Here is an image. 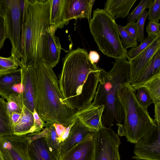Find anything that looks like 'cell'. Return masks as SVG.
<instances>
[{"instance_id": "1", "label": "cell", "mask_w": 160, "mask_h": 160, "mask_svg": "<svg viewBox=\"0 0 160 160\" xmlns=\"http://www.w3.org/2000/svg\"><path fill=\"white\" fill-rule=\"evenodd\" d=\"M99 68L87 51L78 48L65 56L58 83L64 100L76 112L92 103L99 83Z\"/></svg>"}, {"instance_id": "2", "label": "cell", "mask_w": 160, "mask_h": 160, "mask_svg": "<svg viewBox=\"0 0 160 160\" xmlns=\"http://www.w3.org/2000/svg\"><path fill=\"white\" fill-rule=\"evenodd\" d=\"M36 73L35 110L44 122L67 127L76 118V112L64 100L58 80L52 68L41 62L35 68Z\"/></svg>"}, {"instance_id": "3", "label": "cell", "mask_w": 160, "mask_h": 160, "mask_svg": "<svg viewBox=\"0 0 160 160\" xmlns=\"http://www.w3.org/2000/svg\"><path fill=\"white\" fill-rule=\"evenodd\" d=\"M50 5L51 0H25L21 33V67L34 68L41 61L42 40L50 25Z\"/></svg>"}, {"instance_id": "4", "label": "cell", "mask_w": 160, "mask_h": 160, "mask_svg": "<svg viewBox=\"0 0 160 160\" xmlns=\"http://www.w3.org/2000/svg\"><path fill=\"white\" fill-rule=\"evenodd\" d=\"M130 68L126 58L116 59L109 71L99 68L98 86L92 104L104 106L101 119L103 126L111 128L114 121L117 124L123 121V109L117 93L122 84L129 82Z\"/></svg>"}, {"instance_id": "5", "label": "cell", "mask_w": 160, "mask_h": 160, "mask_svg": "<svg viewBox=\"0 0 160 160\" xmlns=\"http://www.w3.org/2000/svg\"><path fill=\"white\" fill-rule=\"evenodd\" d=\"M136 91L129 82L121 85L117 94L123 110V124H117L118 135L125 136L127 141L135 143L156 125L147 109L138 102Z\"/></svg>"}, {"instance_id": "6", "label": "cell", "mask_w": 160, "mask_h": 160, "mask_svg": "<svg viewBox=\"0 0 160 160\" xmlns=\"http://www.w3.org/2000/svg\"><path fill=\"white\" fill-rule=\"evenodd\" d=\"M89 24L99 49L104 55L115 59L127 58V51L121 44L117 24L109 13L97 8Z\"/></svg>"}, {"instance_id": "7", "label": "cell", "mask_w": 160, "mask_h": 160, "mask_svg": "<svg viewBox=\"0 0 160 160\" xmlns=\"http://www.w3.org/2000/svg\"><path fill=\"white\" fill-rule=\"evenodd\" d=\"M22 17L20 8V0H7L4 17L7 37L12 44L11 55L20 68L22 56L21 42Z\"/></svg>"}, {"instance_id": "8", "label": "cell", "mask_w": 160, "mask_h": 160, "mask_svg": "<svg viewBox=\"0 0 160 160\" xmlns=\"http://www.w3.org/2000/svg\"><path fill=\"white\" fill-rule=\"evenodd\" d=\"M93 160H120V139L110 128L103 126L94 133Z\"/></svg>"}, {"instance_id": "9", "label": "cell", "mask_w": 160, "mask_h": 160, "mask_svg": "<svg viewBox=\"0 0 160 160\" xmlns=\"http://www.w3.org/2000/svg\"><path fill=\"white\" fill-rule=\"evenodd\" d=\"M132 158L160 160V125H156L135 143Z\"/></svg>"}, {"instance_id": "10", "label": "cell", "mask_w": 160, "mask_h": 160, "mask_svg": "<svg viewBox=\"0 0 160 160\" xmlns=\"http://www.w3.org/2000/svg\"><path fill=\"white\" fill-rule=\"evenodd\" d=\"M26 135L0 137V151L4 160H32Z\"/></svg>"}, {"instance_id": "11", "label": "cell", "mask_w": 160, "mask_h": 160, "mask_svg": "<svg viewBox=\"0 0 160 160\" xmlns=\"http://www.w3.org/2000/svg\"><path fill=\"white\" fill-rule=\"evenodd\" d=\"M57 28L49 25L43 36L41 45V61L52 68L58 62L61 50L59 38L55 35Z\"/></svg>"}, {"instance_id": "12", "label": "cell", "mask_w": 160, "mask_h": 160, "mask_svg": "<svg viewBox=\"0 0 160 160\" xmlns=\"http://www.w3.org/2000/svg\"><path fill=\"white\" fill-rule=\"evenodd\" d=\"M160 49V34L145 49L128 61L130 68L129 82L134 83L148 65L155 53Z\"/></svg>"}, {"instance_id": "13", "label": "cell", "mask_w": 160, "mask_h": 160, "mask_svg": "<svg viewBox=\"0 0 160 160\" xmlns=\"http://www.w3.org/2000/svg\"><path fill=\"white\" fill-rule=\"evenodd\" d=\"M95 0H63L62 17L67 24L69 21L78 18H87L91 21V12Z\"/></svg>"}, {"instance_id": "14", "label": "cell", "mask_w": 160, "mask_h": 160, "mask_svg": "<svg viewBox=\"0 0 160 160\" xmlns=\"http://www.w3.org/2000/svg\"><path fill=\"white\" fill-rule=\"evenodd\" d=\"M21 72L22 96L23 105L32 113L35 110L36 73L34 68L22 67Z\"/></svg>"}, {"instance_id": "15", "label": "cell", "mask_w": 160, "mask_h": 160, "mask_svg": "<svg viewBox=\"0 0 160 160\" xmlns=\"http://www.w3.org/2000/svg\"><path fill=\"white\" fill-rule=\"evenodd\" d=\"M92 132L76 118L70 128L68 137L60 145L59 160H61L65 154Z\"/></svg>"}, {"instance_id": "16", "label": "cell", "mask_w": 160, "mask_h": 160, "mask_svg": "<svg viewBox=\"0 0 160 160\" xmlns=\"http://www.w3.org/2000/svg\"><path fill=\"white\" fill-rule=\"evenodd\" d=\"M104 106L96 105L91 104L85 108L77 112L76 118L92 131H97L103 126L102 117Z\"/></svg>"}, {"instance_id": "17", "label": "cell", "mask_w": 160, "mask_h": 160, "mask_svg": "<svg viewBox=\"0 0 160 160\" xmlns=\"http://www.w3.org/2000/svg\"><path fill=\"white\" fill-rule=\"evenodd\" d=\"M94 132L90 133L65 154L61 160H93Z\"/></svg>"}, {"instance_id": "18", "label": "cell", "mask_w": 160, "mask_h": 160, "mask_svg": "<svg viewBox=\"0 0 160 160\" xmlns=\"http://www.w3.org/2000/svg\"><path fill=\"white\" fill-rule=\"evenodd\" d=\"M21 82L20 68L0 73V95L8 101L14 94L13 88Z\"/></svg>"}, {"instance_id": "19", "label": "cell", "mask_w": 160, "mask_h": 160, "mask_svg": "<svg viewBox=\"0 0 160 160\" xmlns=\"http://www.w3.org/2000/svg\"><path fill=\"white\" fill-rule=\"evenodd\" d=\"M137 0H108L105 3L104 10L115 20L123 18L128 15Z\"/></svg>"}, {"instance_id": "20", "label": "cell", "mask_w": 160, "mask_h": 160, "mask_svg": "<svg viewBox=\"0 0 160 160\" xmlns=\"http://www.w3.org/2000/svg\"><path fill=\"white\" fill-rule=\"evenodd\" d=\"M28 149L32 160H58L51 152L45 137L38 138L30 142Z\"/></svg>"}, {"instance_id": "21", "label": "cell", "mask_w": 160, "mask_h": 160, "mask_svg": "<svg viewBox=\"0 0 160 160\" xmlns=\"http://www.w3.org/2000/svg\"><path fill=\"white\" fill-rule=\"evenodd\" d=\"M33 113L23 105L20 121L13 125V135L21 136L35 132Z\"/></svg>"}, {"instance_id": "22", "label": "cell", "mask_w": 160, "mask_h": 160, "mask_svg": "<svg viewBox=\"0 0 160 160\" xmlns=\"http://www.w3.org/2000/svg\"><path fill=\"white\" fill-rule=\"evenodd\" d=\"M160 73V49L154 54L148 65L136 82L130 84L133 89L136 91L139 87L150 78Z\"/></svg>"}, {"instance_id": "23", "label": "cell", "mask_w": 160, "mask_h": 160, "mask_svg": "<svg viewBox=\"0 0 160 160\" xmlns=\"http://www.w3.org/2000/svg\"><path fill=\"white\" fill-rule=\"evenodd\" d=\"M13 125L7 102L0 98V137L13 135Z\"/></svg>"}, {"instance_id": "24", "label": "cell", "mask_w": 160, "mask_h": 160, "mask_svg": "<svg viewBox=\"0 0 160 160\" xmlns=\"http://www.w3.org/2000/svg\"><path fill=\"white\" fill-rule=\"evenodd\" d=\"M53 122H47L45 123L44 127L48 130L45 138L48 147L52 154L59 160L60 143L59 141Z\"/></svg>"}, {"instance_id": "25", "label": "cell", "mask_w": 160, "mask_h": 160, "mask_svg": "<svg viewBox=\"0 0 160 160\" xmlns=\"http://www.w3.org/2000/svg\"><path fill=\"white\" fill-rule=\"evenodd\" d=\"M63 0H51L49 25L62 28L66 24L62 17Z\"/></svg>"}, {"instance_id": "26", "label": "cell", "mask_w": 160, "mask_h": 160, "mask_svg": "<svg viewBox=\"0 0 160 160\" xmlns=\"http://www.w3.org/2000/svg\"><path fill=\"white\" fill-rule=\"evenodd\" d=\"M141 87H144L148 90L154 104L160 102V73L146 81L138 88Z\"/></svg>"}, {"instance_id": "27", "label": "cell", "mask_w": 160, "mask_h": 160, "mask_svg": "<svg viewBox=\"0 0 160 160\" xmlns=\"http://www.w3.org/2000/svg\"><path fill=\"white\" fill-rule=\"evenodd\" d=\"M117 28L121 44L126 50L130 48H135L138 46L137 40L133 39L126 31L124 27L117 24Z\"/></svg>"}, {"instance_id": "28", "label": "cell", "mask_w": 160, "mask_h": 160, "mask_svg": "<svg viewBox=\"0 0 160 160\" xmlns=\"http://www.w3.org/2000/svg\"><path fill=\"white\" fill-rule=\"evenodd\" d=\"M154 1V0H141L138 6L128 14V21H135L138 20L143 11L146 8H149Z\"/></svg>"}, {"instance_id": "29", "label": "cell", "mask_w": 160, "mask_h": 160, "mask_svg": "<svg viewBox=\"0 0 160 160\" xmlns=\"http://www.w3.org/2000/svg\"><path fill=\"white\" fill-rule=\"evenodd\" d=\"M136 92V98L140 105L147 109V108L152 103L153 100L148 90L144 87L138 88Z\"/></svg>"}, {"instance_id": "30", "label": "cell", "mask_w": 160, "mask_h": 160, "mask_svg": "<svg viewBox=\"0 0 160 160\" xmlns=\"http://www.w3.org/2000/svg\"><path fill=\"white\" fill-rule=\"evenodd\" d=\"M7 103L10 114L13 112L21 114L24 105L22 101V93L11 96L7 101Z\"/></svg>"}, {"instance_id": "31", "label": "cell", "mask_w": 160, "mask_h": 160, "mask_svg": "<svg viewBox=\"0 0 160 160\" xmlns=\"http://www.w3.org/2000/svg\"><path fill=\"white\" fill-rule=\"evenodd\" d=\"M19 66V64L12 55L8 58L0 56V73L18 68Z\"/></svg>"}, {"instance_id": "32", "label": "cell", "mask_w": 160, "mask_h": 160, "mask_svg": "<svg viewBox=\"0 0 160 160\" xmlns=\"http://www.w3.org/2000/svg\"><path fill=\"white\" fill-rule=\"evenodd\" d=\"M148 37L141 42L140 45L135 48H132L127 52L128 61L132 59L149 46L155 39Z\"/></svg>"}, {"instance_id": "33", "label": "cell", "mask_w": 160, "mask_h": 160, "mask_svg": "<svg viewBox=\"0 0 160 160\" xmlns=\"http://www.w3.org/2000/svg\"><path fill=\"white\" fill-rule=\"evenodd\" d=\"M147 17L149 21L158 23L160 18V0H154L149 8Z\"/></svg>"}, {"instance_id": "34", "label": "cell", "mask_w": 160, "mask_h": 160, "mask_svg": "<svg viewBox=\"0 0 160 160\" xmlns=\"http://www.w3.org/2000/svg\"><path fill=\"white\" fill-rule=\"evenodd\" d=\"M147 18V12L144 10L136 22L137 28V39L138 42H141L144 39V27L145 21Z\"/></svg>"}, {"instance_id": "35", "label": "cell", "mask_w": 160, "mask_h": 160, "mask_svg": "<svg viewBox=\"0 0 160 160\" xmlns=\"http://www.w3.org/2000/svg\"><path fill=\"white\" fill-rule=\"evenodd\" d=\"M160 24L149 21L147 26L148 37L155 38L160 34Z\"/></svg>"}, {"instance_id": "36", "label": "cell", "mask_w": 160, "mask_h": 160, "mask_svg": "<svg viewBox=\"0 0 160 160\" xmlns=\"http://www.w3.org/2000/svg\"><path fill=\"white\" fill-rule=\"evenodd\" d=\"M7 38L5 19L0 15V50L3 47L4 42Z\"/></svg>"}, {"instance_id": "37", "label": "cell", "mask_w": 160, "mask_h": 160, "mask_svg": "<svg viewBox=\"0 0 160 160\" xmlns=\"http://www.w3.org/2000/svg\"><path fill=\"white\" fill-rule=\"evenodd\" d=\"M126 31L135 40H137V28L134 21L128 22L124 27Z\"/></svg>"}, {"instance_id": "38", "label": "cell", "mask_w": 160, "mask_h": 160, "mask_svg": "<svg viewBox=\"0 0 160 160\" xmlns=\"http://www.w3.org/2000/svg\"><path fill=\"white\" fill-rule=\"evenodd\" d=\"M34 119L35 132L41 131L44 127V122L40 117L35 110L33 113Z\"/></svg>"}, {"instance_id": "39", "label": "cell", "mask_w": 160, "mask_h": 160, "mask_svg": "<svg viewBox=\"0 0 160 160\" xmlns=\"http://www.w3.org/2000/svg\"><path fill=\"white\" fill-rule=\"evenodd\" d=\"M53 125L55 128L59 142V140L64 132L66 127H64L62 124L55 122H53Z\"/></svg>"}, {"instance_id": "40", "label": "cell", "mask_w": 160, "mask_h": 160, "mask_svg": "<svg viewBox=\"0 0 160 160\" xmlns=\"http://www.w3.org/2000/svg\"><path fill=\"white\" fill-rule=\"evenodd\" d=\"M89 58L91 62L94 64H97L98 62L100 56L98 53L95 51H90L88 54Z\"/></svg>"}, {"instance_id": "41", "label": "cell", "mask_w": 160, "mask_h": 160, "mask_svg": "<svg viewBox=\"0 0 160 160\" xmlns=\"http://www.w3.org/2000/svg\"><path fill=\"white\" fill-rule=\"evenodd\" d=\"M154 106L155 118L154 120L157 124L160 125V102L154 104Z\"/></svg>"}, {"instance_id": "42", "label": "cell", "mask_w": 160, "mask_h": 160, "mask_svg": "<svg viewBox=\"0 0 160 160\" xmlns=\"http://www.w3.org/2000/svg\"><path fill=\"white\" fill-rule=\"evenodd\" d=\"M11 117L13 125L18 123L20 121L21 114L16 112H13L11 114Z\"/></svg>"}, {"instance_id": "43", "label": "cell", "mask_w": 160, "mask_h": 160, "mask_svg": "<svg viewBox=\"0 0 160 160\" xmlns=\"http://www.w3.org/2000/svg\"><path fill=\"white\" fill-rule=\"evenodd\" d=\"M6 6V0H0V15L4 17Z\"/></svg>"}, {"instance_id": "44", "label": "cell", "mask_w": 160, "mask_h": 160, "mask_svg": "<svg viewBox=\"0 0 160 160\" xmlns=\"http://www.w3.org/2000/svg\"><path fill=\"white\" fill-rule=\"evenodd\" d=\"M24 3H25V0H20V10L21 12V13L23 15L24 9Z\"/></svg>"}, {"instance_id": "45", "label": "cell", "mask_w": 160, "mask_h": 160, "mask_svg": "<svg viewBox=\"0 0 160 160\" xmlns=\"http://www.w3.org/2000/svg\"><path fill=\"white\" fill-rule=\"evenodd\" d=\"M0 160H4L2 154L0 151Z\"/></svg>"}, {"instance_id": "46", "label": "cell", "mask_w": 160, "mask_h": 160, "mask_svg": "<svg viewBox=\"0 0 160 160\" xmlns=\"http://www.w3.org/2000/svg\"></svg>"}]
</instances>
